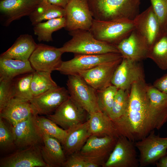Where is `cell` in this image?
Here are the masks:
<instances>
[{
    "mask_svg": "<svg viewBox=\"0 0 167 167\" xmlns=\"http://www.w3.org/2000/svg\"><path fill=\"white\" fill-rule=\"evenodd\" d=\"M118 88L112 84L103 89L96 90L97 103L100 111L109 116L115 96Z\"/></svg>",
    "mask_w": 167,
    "mask_h": 167,
    "instance_id": "836d02e7",
    "label": "cell"
},
{
    "mask_svg": "<svg viewBox=\"0 0 167 167\" xmlns=\"http://www.w3.org/2000/svg\"><path fill=\"white\" fill-rule=\"evenodd\" d=\"M71 39L58 48L63 53L95 54L120 53L116 46L96 39L89 31L78 29L69 32Z\"/></svg>",
    "mask_w": 167,
    "mask_h": 167,
    "instance_id": "3957f363",
    "label": "cell"
},
{
    "mask_svg": "<svg viewBox=\"0 0 167 167\" xmlns=\"http://www.w3.org/2000/svg\"><path fill=\"white\" fill-rule=\"evenodd\" d=\"M85 159V161L84 167H98L100 165L102 166V164L100 163L88 160Z\"/></svg>",
    "mask_w": 167,
    "mask_h": 167,
    "instance_id": "7bdbcfd3",
    "label": "cell"
},
{
    "mask_svg": "<svg viewBox=\"0 0 167 167\" xmlns=\"http://www.w3.org/2000/svg\"><path fill=\"white\" fill-rule=\"evenodd\" d=\"M153 86L167 94V73L156 80L153 83Z\"/></svg>",
    "mask_w": 167,
    "mask_h": 167,
    "instance_id": "ab89813d",
    "label": "cell"
},
{
    "mask_svg": "<svg viewBox=\"0 0 167 167\" xmlns=\"http://www.w3.org/2000/svg\"><path fill=\"white\" fill-rule=\"evenodd\" d=\"M65 9L66 30L69 32L78 29L89 31L94 19L88 0H71Z\"/></svg>",
    "mask_w": 167,
    "mask_h": 167,
    "instance_id": "ba28073f",
    "label": "cell"
},
{
    "mask_svg": "<svg viewBox=\"0 0 167 167\" xmlns=\"http://www.w3.org/2000/svg\"><path fill=\"white\" fill-rule=\"evenodd\" d=\"M65 24V17L50 19L45 22L38 23L34 26V33L37 36V39L40 42L52 41H53V33L64 28Z\"/></svg>",
    "mask_w": 167,
    "mask_h": 167,
    "instance_id": "83f0119b",
    "label": "cell"
},
{
    "mask_svg": "<svg viewBox=\"0 0 167 167\" xmlns=\"http://www.w3.org/2000/svg\"><path fill=\"white\" fill-rule=\"evenodd\" d=\"M85 159L79 153H75L70 155L64 163L63 167H84Z\"/></svg>",
    "mask_w": 167,
    "mask_h": 167,
    "instance_id": "f35d334b",
    "label": "cell"
},
{
    "mask_svg": "<svg viewBox=\"0 0 167 167\" xmlns=\"http://www.w3.org/2000/svg\"><path fill=\"white\" fill-rule=\"evenodd\" d=\"M135 143L122 135L117 138L115 146L103 167L139 166Z\"/></svg>",
    "mask_w": 167,
    "mask_h": 167,
    "instance_id": "9c48e42d",
    "label": "cell"
},
{
    "mask_svg": "<svg viewBox=\"0 0 167 167\" xmlns=\"http://www.w3.org/2000/svg\"><path fill=\"white\" fill-rule=\"evenodd\" d=\"M69 97L67 90L58 86L33 97L29 101L37 114L47 115Z\"/></svg>",
    "mask_w": 167,
    "mask_h": 167,
    "instance_id": "e0dca14e",
    "label": "cell"
},
{
    "mask_svg": "<svg viewBox=\"0 0 167 167\" xmlns=\"http://www.w3.org/2000/svg\"><path fill=\"white\" fill-rule=\"evenodd\" d=\"M71 0H48V2L52 4L65 9Z\"/></svg>",
    "mask_w": 167,
    "mask_h": 167,
    "instance_id": "60d3db41",
    "label": "cell"
},
{
    "mask_svg": "<svg viewBox=\"0 0 167 167\" xmlns=\"http://www.w3.org/2000/svg\"><path fill=\"white\" fill-rule=\"evenodd\" d=\"M35 71L29 60L0 58V81L12 80L18 75Z\"/></svg>",
    "mask_w": 167,
    "mask_h": 167,
    "instance_id": "484cf974",
    "label": "cell"
},
{
    "mask_svg": "<svg viewBox=\"0 0 167 167\" xmlns=\"http://www.w3.org/2000/svg\"><path fill=\"white\" fill-rule=\"evenodd\" d=\"M42 0H0V13L2 23L9 25L13 21L29 16Z\"/></svg>",
    "mask_w": 167,
    "mask_h": 167,
    "instance_id": "5bb4252c",
    "label": "cell"
},
{
    "mask_svg": "<svg viewBox=\"0 0 167 167\" xmlns=\"http://www.w3.org/2000/svg\"><path fill=\"white\" fill-rule=\"evenodd\" d=\"M37 45L32 35L22 34L17 38L9 48L1 54L0 58L28 61Z\"/></svg>",
    "mask_w": 167,
    "mask_h": 167,
    "instance_id": "603a6c76",
    "label": "cell"
},
{
    "mask_svg": "<svg viewBox=\"0 0 167 167\" xmlns=\"http://www.w3.org/2000/svg\"><path fill=\"white\" fill-rule=\"evenodd\" d=\"M139 152V167L156 163L167 154V137H161L155 134L154 130L147 136L135 142Z\"/></svg>",
    "mask_w": 167,
    "mask_h": 167,
    "instance_id": "52a82bcc",
    "label": "cell"
},
{
    "mask_svg": "<svg viewBox=\"0 0 167 167\" xmlns=\"http://www.w3.org/2000/svg\"><path fill=\"white\" fill-rule=\"evenodd\" d=\"M116 46L123 58L137 62L148 58L150 47L146 40L135 29Z\"/></svg>",
    "mask_w": 167,
    "mask_h": 167,
    "instance_id": "d6986e66",
    "label": "cell"
},
{
    "mask_svg": "<svg viewBox=\"0 0 167 167\" xmlns=\"http://www.w3.org/2000/svg\"><path fill=\"white\" fill-rule=\"evenodd\" d=\"M33 74L26 73L13 80L14 98L30 101L33 97L31 89Z\"/></svg>",
    "mask_w": 167,
    "mask_h": 167,
    "instance_id": "1f68e13d",
    "label": "cell"
},
{
    "mask_svg": "<svg viewBox=\"0 0 167 167\" xmlns=\"http://www.w3.org/2000/svg\"><path fill=\"white\" fill-rule=\"evenodd\" d=\"M166 32H167V28Z\"/></svg>",
    "mask_w": 167,
    "mask_h": 167,
    "instance_id": "f6af8a7d",
    "label": "cell"
},
{
    "mask_svg": "<svg viewBox=\"0 0 167 167\" xmlns=\"http://www.w3.org/2000/svg\"><path fill=\"white\" fill-rule=\"evenodd\" d=\"M94 19L102 21L133 20L139 13L141 0H88Z\"/></svg>",
    "mask_w": 167,
    "mask_h": 167,
    "instance_id": "7a4b0ae2",
    "label": "cell"
},
{
    "mask_svg": "<svg viewBox=\"0 0 167 167\" xmlns=\"http://www.w3.org/2000/svg\"><path fill=\"white\" fill-rule=\"evenodd\" d=\"M40 146L33 145L2 158L1 167H49L44 161Z\"/></svg>",
    "mask_w": 167,
    "mask_h": 167,
    "instance_id": "9a60e30c",
    "label": "cell"
},
{
    "mask_svg": "<svg viewBox=\"0 0 167 167\" xmlns=\"http://www.w3.org/2000/svg\"><path fill=\"white\" fill-rule=\"evenodd\" d=\"M36 125L43 134L58 139L63 145L68 134V131L58 126L47 117L39 116L36 114L35 116Z\"/></svg>",
    "mask_w": 167,
    "mask_h": 167,
    "instance_id": "f546056e",
    "label": "cell"
},
{
    "mask_svg": "<svg viewBox=\"0 0 167 167\" xmlns=\"http://www.w3.org/2000/svg\"><path fill=\"white\" fill-rule=\"evenodd\" d=\"M154 13L163 32L167 28V0H150Z\"/></svg>",
    "mask_w": 167,
    "mask_h": 167,
    "instance_id": "8d00e7d4",
    "label": "cell"
},
{
    "mask_svg": "<svg viewBox=\"0 0 167 167\" xmlns=\"http://www.w3.org/2000/svg\"><path fill=\"white\" fill-rule=\"evenodd\" d=\"M88 119L91 135L109 136L118 138V134L113 122L105 113L99 111L89 115Z\"/></svg>",
    "mask_w": 167,
    "mask_h": 167,
    "instance_id": "d4e9b609",
    "label": "cell"
},
{
    "mask_svg": "<svg viewBox=\"0 0 167 167\" xmlns=\"http://www.w3.org/2000/svg\"><path fill=\"white\" fill-rule=\"evenodd\" d=\"M133 21L135 29L146 40L150 48L165 32L161 28L151 5L139 13Z\"/></svg>",
    "mask_w": 167,
    "mask_h": 167,
    "instance_id": "ac0fdd59",
    "label": "cell"
},
{
    "mask_svg": "<svg viewBox=\"0 0 167 167\" xmlns=\"http://www.w3.org/2000/svg\"><path fill=\"white\" fill-rule=\"evenodd\" d=\"M122 58L100 65L78 75L96 90L103 89L112 85L113 74Z\"/></svg>",
    "mask_w": 167,
    "mask_h": 167,
    "instance_id": "ffe728a7",
    "label": "cell"
},
{
    "mask_svg": "<svg viewBox=\"0 0 167 167\" xmlns=\"http://www.w3.org/2000/svg\"><path fill=\"white\" fill-rule=\"evenodd\" d=\"M15 138L13 126L5 119L0 117V147L6 150L13 147Z\"/></svg>",
    "mask_w": 167,
    "mask_h": 167,
    "instance_id": "e575fe53",
    "label": "cell"
},
{
    "mask_svg": "<svg viewBox=\"0 0 167 167\" xmlns=\"http://www.w3.org/2000/svg\"><path fill=\"white\" fill-rule=\"evenodd\" d=\"M34 114L13 126L15 145L18 148L43 143L42 133L36 124Z\"/></svg>",
    "mask_w": 167,
    "mask_h": 167,
    "instance_id": "2e32d148",
    "label": "cell"
},
{
    "mask_svg": "<svg viewBox=\"0 0 167 167\" xmlns=\"http://www.w3.org/2000/svg\"><path fill=\"white\" fill-rule=\"evenodd\" d=\"M145 80L143 67L140 62L123 58L113 74L112 84L118 89L130 90L135 82Z\"/></svg>",
    "mask_w": 167,
    "mask_h": 167,
    "instance_id": "7c38bea8",
    "label": "cell"
},
{
    "mask_svg": "<svg viewBox=\"0 0 167 167\" xmlns=\"http://www.w3.org/2000/svg\"><path fill=\"white\" fill-rule=\"evenodd\" d=\"M51 73L37 71L33 72L31 82V89L33 97L58 86L52 79Z\"/></svg>",
    "mask_w": 167,
    "mask_h": 167,
    "instance_id": "4dcf8cb0",
    "label": "cell"
},
{
    "mask_svg": "<svg viewBox=\"0 0 167 167\" xmlns=\"http://www.w3.org/2000/svg\"><path fill=\"white\" fill-rule=\"evenodd\" d=\"M130 90L118 89V90L109 116L112 120L119 118L126 111L128 105Z\"/></svg>",
    "mask_w": 167,
    "mask_h": 167,
    "instance_id": "d6a6232c",
    "label": "cell"
},
{
    "mask_svg": "<svg viewBox=\"0 0 167 167\" xmlns=\"http://www.w3.org/2000/svg\"><path fill=\"white\" fill-rule=\"evenodd\" d=\"M14 98L13 80L0 81V111Z\"/></svg>",
    "mask_w": 167,
    "mask_h": 167,
    "instance_id": "74e56055",
    "label": "cell"
},
{
    "mask_svg": "<svg viewBox=\"0 0 167 167\" xmlns=\"http://www.w3.org/2000/svg\"><path fill=\"white\" fill-rule=\"evenodd\" d=\"M147 94L152 106L157 110L167 109V94L147 84Z\"/></svg>",
    "mask_w": 167,
    "mask_h": 167,
    "instance_id": "d590c367",
    "label": "cell"
},
{
    "mask_svg": "<svg viewBox=\"0 0 167 167\" xmlns=\"http://www.w3.org/2000/svg\"><path fill=\"white\" fill-rule=\"evenodd\" d=\"M66 85L70 98L89 115L100 111L97 103L96 90L79 75H68Z\"/></svg>",
    "mask_w": 167,
    "mask_h": 167,
    "instance_id": "5b68a950",
    "label": "cell"
},
{
    "mask_svg": "<svg viewBox=\"0 0 167 167\" xmlns=\"http://www.w3.org/2000/svg\"><path fill=\"white\" fill-rule=\"evenodd\" d=\"M156 164L157 167H167V154L161 158Z\"/></svg>",
    "mask_w": 167,
    "mask_h": 167,
    "instance_id": "b9f144b4",
    "label": "cell"
},
{
    "mask_svg": "<svg viewBox=\"0 0 167 167\" xmlns=\"http://www.w3.org/2000/svg\"><path fill=\"white\" fill-rule=\"evenodd\" d=\"M91 135L88 121L68 131L62 145L65 155H70L79 152Z\"/></svg>",
    "mask_w": 167,
    "mask_h": 167,
    "instance_id": "cb8c5ba5",
    "label": "cell"
},
{
    "mask_svg": "<svg viewBox=\"0 0 167 167\" xmlns=\"http://www.w3.org/2000/svg\"><path fill=\"white\" fill-rule=\"evenodd\" d=\"M42 1L45 2H48V0H42Z\"/></svg>",
    "mask_w": 167,
    "mask_h": 167,
    "instance_id": "ee69618b",
    "label": "cell"
},
{
    "mask_svg": "<svg viewBox=\"0 0 167 167\" xmlns=\"http://www.w3.org/2000/svg\"><path fill=\"white\" fill-rule=\"evenodd\" d=\"M117 139L109 136L91 135L79 153L85 159L100 163L102 166L113 150Z\"/></svg>",
    "mask_w": 167,
    "mask_h": 167,
    "instance_id": "8fae6325",
    "label": "cell"
},
{
    "mask_svg": "<svg viewBox=\"0 0 167 167\" xmlns=\"http://www.w3.org/2000/svg\"><path fill=\"white\" fill-rule=\"evenodd\" d=\"M63 53L58 48L40 44L37 45L29 61L35 71L51 73L57 71L62 62Z\"/></svg>",
    "mask_w": 167,
    "mask_h": 167,
    "instance_id": "4fadbf2b",
    "label": "cell"
},
{
    "mask_svg": "<svg viewBox=\"0 0 167 167\" xmlns=\"http://www.w3.org/2000/svg\"><path fill=\"white\" fill-rule=\"evenodd\" d=\"M86 113H88L69 97L56 109L53 114L47 115L46 117L62 129L69 131L86 121Z\"/></svg>",
    "mask_w": 167,
    "mask_h": 167,
    "instance_id": "30bf717a",
    "label": "cell"
},
{
    "mask_svg": "<svg viewBox=\"0 0 167 167\" xmlns=\"http://www.w3.org/2000/svg\"><path fill=\"white\" fill-rule=\"evenodd\" d=\"M65 9L49 2L42 1L29 16L33 26L43 20L64 17Z\"/></svg>",
    "mask_w": 167,
    "mask_h": 167,
    "instance_id": "4316f807",
    "label": "cell"
},
{
    "mask_svg": "<svg viewBox=\"0 0 167 167\" xmlns=\"http://www.w3.org/2000/svg\"><path fill=\"white\" fill-rule=\"evenodd\" d=\"M123 58L120 53L102 54H75L74 57L62 61L57 69L62 74L68 75H78L100 65L114 61Z\"/></svg>",
    "mask_w": 167,
    "mask_h": 167,
    "instance_id": "8992f818",
    "label": "cell"
},
{
    "mask_svg": "<svg viewBox=\"0 0 167 167\" xmlns=\"http://www.w3.org/2000/svg\"><path fill=\"white\" fill-rule=\"evenodd\" d=\"M34 114L37 113L29 101L14 98L0 111V117L14 126Z\"/></svg>",
    "mask_w": 167,
    "mask_h": 167,
    "instance_id": "44dd1931",
    "label": "cell"
},
{
    "mask_svg": "<svg viewBox=\"0 0 167 167\" xmlns=\"http://www.w3.org/2000/svg\"><path fill=\"white\" fill-rule=\"evenodd\" d=\"M148 58L162 70H167V32H165L150 48Z\"/></svg>",
    "mask_w": 167,
    "mask_h": 167,
    "instance_id": "f1b7e54d",
    "label": "cell"
},
{
    "mask_svg": "<svg viewBox=\"0 0 167 167\" xmlns=\"http://www.w3.org/2000/svg\"><path fill=\"white\" fill-rule=\"evenodd\" d=\"M145 81L134 83L130 90L128 105L124 114L112 120L119 135L135 142L160 129L167 122V109L157 110L151 105Z\"/></svg>",
    "mask_w": 167,
    "mask_h": 167,
    "instance_id": "6da1fadb",
    "label": "cell"
},
{
    "mask_svg": "<svg viewBox=\"0 0 167 167\" xmlns=\"http://www.w3.org/2000/svg\"><path fill=\"white\" fill-rule=\"evenodd\" d=\"M43 145L40 146L42 156L49 167L63 166L65 154L60 142L57 139L43 134Z\"/></svg>",
    "mask_w": 167,
    "mask_h": 167,
    "instance_id": "7402d4cb",
    "label": "cell"
},
{
    "mask_svg": "<svg viewBox=\"0 0 167 167\" xmlns=\"http://www.w3.org/2000/svg\"><path fill=\"white\" fill-rule=\"evenodd\" d=\"M135 29L132 20L102 21L94 19L89 31L96 40L116 46Z\"/></svg>",
    "mask_w": 167,
    "mask_h": 167,
    "instance_id": "277c9868",
    "label": "cell"
}]
</instances>
